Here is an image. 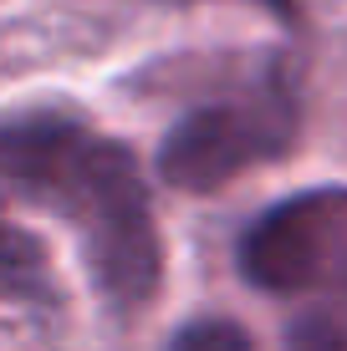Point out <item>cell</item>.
<instances>
[{
  "label": "cell",
  "mask_w": 347,
  "mask_h": 351,
  "mask_svg": "<svg viewBox=\"0 0 347 351\" xmlns=\"http://www.w3.org/2000/svg\"><path fill=\"white\" fill-rule=\"evenodd\" d=\"M0 184L77 224L82 260L117 316H138L164 285V234L148 184L123 138L62 112L0 123Z\"/></svg>",
  "instance_id": "1"
},
{
  "label": "cell",
  "mask_w": 347,
  "mask_h": 351,
  "mask_svg": "<svg viewBox=\"0 0 347 351\" xmlns=\"http://www.w3.org/2000/svg\"><path fill=\"white\" fill-rule=\"evenodd\" d=\"M302 132V97L286 66H266L230 97L189 107L159 143V178L179 193H214L230 178L291 153Z\"/></svg>",
  "instance_id": "2"
},
{
  "label": "cell",
  "mask_w": 347,
  "mask_h": 351,
  "mask_svg": "<svg viewBox=\"0 0 347 351\" xmlns=\"http://www.w3.org/2000/svg\"><path fill=\"white\" fill-rule=\"evenodd\" d=\"M235 265L266 295L327 290L347 270V184H322L271 204L240 234Z\"/></svg>",
  "instance_id": "3"
},
{
  "label": "cell",
  "mask_w": 347,
  "mask_h": 351,
  "mask_svg": "<svg viewBox=\"0 0 347 351\" xmlns=\"http://www.w3.org/2000/svg\"><path fill=\"white\" fill-rule=\"evenodd\" d=\"M0 290L21 300H56L46 245L10 219H0Z\"/></svg>",
  "instance_id": "4"
},
{
  "label": "cell",
  "mask_w": 347,
  "mask_h": 351,
  "mask_svg": "<svg viewBox=\"0 0 347 351\" xmlns=\"http://www.w3.org/2000/svg\"><path fill=\"white\" fill-rule=\"evenodd\" d=\"M286 351H347V270L327 285V300L306 306L291 321Z\"/></svg>",
  "instance_id": "5"
},
{
  "label": "cell",
  "mask_w": 347,
  "mask_h": 351,
  "mask_svg": "<svg viewBox=\"0 0 347 351\" xmlns=\"http://www.w3.org/2000/svg\"><path fill=\"white\" fill-rule=\"evenodd\" d=\"M164 351H256L250 331L240 321H225V316H199L189 326H179L174 341Z\"/></svg>",
  "instance_id": "6"
},
{
  "label": "cell",
  "mask_w": 347,
  "mask_h": 351,
  "mask_svg": "<svg viewBox=\"0 0 347 351\" xmlns=\"http://www.w3.org/2000/svg\"><path fill=\"white\" fill-rule=\"evenodd\" d=\"M256 5H266L276 21H286V26H296V21H302V5H296V0H256Z\"/></svg>",
  "instance_id": "7"
}]
</instances>
